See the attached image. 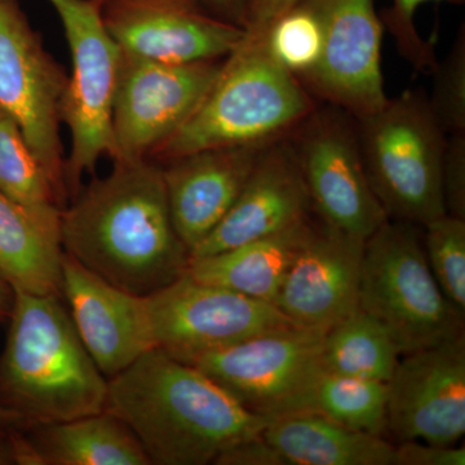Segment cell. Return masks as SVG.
Wrapping results in <instances>:
<instances>
[{"label":"cell","instance_id":"obj_1","mask_svg":"<svg viewBox=\"0 0 465 465\" xmlns=\"http://www.w3.org/2000/svg\"><path fill=\"white\" fill-rule=\"evenodd\" d=\"M64 252L106 282L149 296L188 271L191 252L174 229L161 164L114 161L67 202Z\"/></svg>","mask_w":465,"mask_h":465},{"label":"cell","instance_id":"obj_2","mask_svg":"<svg viewBox=\"0 0 465 465\" xmlns=\"http://www.w3.org/2000/svg\"><path fill=\"white\" fill-rule=\"evenodd\" d=\"M104 410L127 424L155 465L215 464L226 450L262 436L272 419L158 348L108 379Z\"/></svg>","mask_w":465,"mask_h":465},{"label":"cell","instance_id":"obj_3","mask_svg":"<svg viewBox=\"0 0 465 465\" xmlns=\"http://www.w3.org/2000/svg\"><path fill=\"white\" fill-rule=\"evenodd\" d=\"M14 292L0 357V403L18 428L104 411L108 379L88 353L61 296Z\"/></svg>","mask_w":465,"mask_h":465},{"label":"cell","instance_id":"obj_4","mask_svg":"<svg viewBox=\"0 0 465 465\" xmlns=\"http://www.w3.org/2000/svg\"><path fill=\"white\" fill-rule=\"evenodd\" d=\"M317 106L302 82L272 56L264 35L246 33L223 60L201 105L150 159L164 163L198 150L277 142Z\"/></svg>","mask_w":465,"mask_h":465},{"label":"cell","instance_id":"obj_5","mask_svg":"<svg viewBox=\"0 0 465 465\" xmlns=\"http://www.w3.org/2000/svg\"><path fill=\"white\" fill-rule=\"evenodd\" d=\"M372 191L391 220L424 226L445 215L442 163L448 136L419 90L356 119Z\"/></svg>","mask_w":465,"mask_h":465},{"label":"cell","instance_id":"obj_6","mask_svg":"<svg viewBox=\"0 0 465 465\" xmlns=\"http://www.w3.org/2000/svg\"><path fill=\"white\" fill-rule=\"evenodd\" d=\"M358 308L387 327L402 356L464 335V316L434 280L410 223L388 219L365 241Z\"/></svg>","mask_w":465,"mask_h":465},{"label":"cell","instance_id":"obj_7","mask_svg":"<svg viewBox=\"0 0 465 465\" xmlns=\"http://www.w3.org/2000/svg\"><path fill=\"white\" fill-rule=\"evenodd\" d=\"M64 27L72 73L61 103V122L70 134L65 159L69 200L96 173L101 159L115 154L112 114L122 50L112 38L100 0H48Z\"/></svg>","mask_w":465,"mask_h":465},{"label":"cell","instance_id":"obj_8","mask_svg":"<svg viewBox=\"0 0 465 465\" xmlns=\"http://www.w3.org/2000/svg\"><path fill=\"white\" fill-rule=\"evenodd\" d=\"M289 139L321 223L366 241L390 219L367 176L356 118L323 104Z\"/></svg>","mask_w":465,"mask_h":465},{"label":"cell","instance_id":"obj_9","mask_svg":"<svg viewBox=\"0 0 465 465\" xmlns=\"http://www.w3.org/2000/svg\"><path fill=\"white\" fill-rule=\"evenodd\" d=\"M67 74L17 0H0V108L20 125L58 192L69 201L61 103Z\"/></svg>","mask_w":465,"mask_h":465},{"label":"cell","instance_id":"obj_10","mask_svg":"<svg viewBox=\"0 0 465 465\" xmlns=\"http://www.w3.org/2000/svg\"><path fill=\"white\" fill-rule=\"evenodd\" d=\"M323 330L293 326L253 336L191 363L259 415L296 414L322 371Z\"/></svg>","mask_w":465,"mask_h":465},{"label":"cell","instance_id":"obj_11","mask_svg":"<svg viewBox=\"0 0 465 465\" xmlns=\"http://www.w3.org/2000/svg\"><path fill=\"white\" fill-rule=\"evenodd\" d=\"M223 60L162 63L122 51L113 101L112 162L150 159L201 105Z\"/></svg>","mask_w":465,"mask_h":465},{"label":"cell","instance_id":"obj_12","mask_svg":"<svg viewBox=\"0 0 465 465\" xmlns=\"http://www.w3.org/2000/svg\"><path fill=\"white\" fill-rule=\"evenodd\" d=\"M145 302L154 348L183 363L295 324L272 302L200 282L186 273L145 296Z\"/></svg>","mask_w":465,"mask_h":465},{"label":"cell","instance_id":"obj_13","mask_svg":"<svg viewBox=\"0 0 465 465\" xmlns=\"http://www.w3.org/2000/svg\"><path fill=\"white\" fill-rule=\"evenodd\" d=\"M322 27L313 70L299 79L323 104L365 118L388 100L381 72L384 25L375 0H311Z\"/></svg>","mask_w":465,"mask_h":465},{"label":"cell","instance_id":"obj_14","mask_svg":"<svg viewBox=\"0 0 465 465\" xmlns=\"http://www.w3.org/2000/svg\"><path fill=\"white\" fill-rule=\"evenodd\" d=\"M100 11L122 51L162 63L223 60L246 35L204 0H100Z\"/></svg>","mask_w":465,"mask_h":465},{"label":"cell","instance_id":"obj_15","mask_svg":"<svg viewBox=\"0 0 465 465\" xmlns=\"http://www.w3.org/2000/svg\"><path fill=\"white\" fill-rule=\"evenodd\" d=\"M387 385V433L397 442L454 446L463 439L464 335L403 354Z\"/></svg>","mask_w":465,"mask_h":465},{"label":"cell","instance_id":"obj_16","mask_svg":"<svg viewBox=\"0 0 465 465\" xmlns=\"http://www.w3.org/2000/svg\"><path fill=\"white\" fill-rule=\"evenodd\" d=\"M365 240L313 222L274 305L298 326L331 329L358 309Z\"/></svg>","mask_w":465,"mask_h":465},{"label":"cell","instance_id":"obj_17","mask_svg":"<svg viewBox=\"0 0 465 465\" xmlns=\"http://www.w3.org/2000/svg\"><path fill=\"white\" fill-rule=\"evenodd\" d=\"M61 274L76 331L106 379L154 349L145 296L113 286L65 252Z\"/></svg>","mask_w":465,"mask_h":465},{"label":"cell","instance_id":"obj_18","mask_svg":"<svg viewBox=\"0 0 465 465\" xmlns=\"http://www.w3.org/2000/svg\"><path fill=\"white\" fill-rule=\"evenodd\" d=\"M304 177L289 136L269 143L223 222L191 252L213 255L286 231L311 217Z\"/></svg>","mask_w":465,"mask_h":465},{"label":"cell","instance_id":"obj_19","mask_svg":"<svg viewBox=\"0 0 465 465\" xmlns=\"http://www.w3.org/2000/svg\"><path fill=\"white\" fill-rule=\"evenodd\" d=\"M269 143L198 150L159 163L174 229L189 252L231 211Z\"/></svg>","mask_w":465,"mask_h":465},{"label":"cell","instance_id":"obj_20","mask_svg":"<svg viewBox=\"0 0 465 465\" xmlns=\"http://www.w3.org/2000/svg\"><path fill=\"white\" fill-rule=\"evenodd\" d=\"M20 465H150L133 430L112 412L15 432Z\"/></svg>","mask_w":465,"mask_h":465},{"label":"cell","instance_id":"obj_21","mask_svg":"<svg viewBox=\"0 0 465 465\" xmlns=\"http://www.w3.org/2000/svg\"><path fill=\"white\" fill-rule=\"evenodd\" d=\"M262 437L283 465H393L390 440L313 412L275 416Z\"/></svg>","mask_w":465,"mask_h":465},{"label":"cell","instance_id":"obj_22","mask_svg":"<svg viewBox=\"0 0 465 465\" xmlns=\"http://www.w3.org/2000/svg\"><path fill=\"white\" fill-rule=\"evenodd\" d=\"M313 220L232 249L189 260L186 274L274 304L293 260L307 240Z\"/></svg>","mask_w":465,"mask_h":465},{"label":"cell","instance_id":"obj_23","mask_svg":"<svg viewBox=\"0 0 465 465\" xmlns=\"http://www.w3.org/2000/svg\"><path fill=\"white\" fill-rule=\"evenodd\" d=\"M60 241L0 192V277L14 291L61 296Z\"/></svg>","mask_w":465,"mask_h":465},{"label":"cell","instance_id":"obj_24","mask_svg":"<svg viewBox=\"0 0 465 465\" xmlns=\"http://www.w3.org/2000/svg\"><path fill=\"white\" fill-rule=\"evenodd\" d=\"M0 192L26 210L51 237L60 241L61 213L67 200L33 152L20 125L2 108Z\"/></svg>","mask_w":465,"mask_h":465},{"label":"cell","instance_id":"obj_25","mask_svg":"<svg viewBox=\"0 0 465 465\" xmlns=\"http://www.w3.org/2000/svg\"><path fill=\"white\" fill-rule=\"evenodd\" d=\"M401 356L387 327L360 308L324 333L323 369L335 374L388 382Z\"/></svg>","mask_w":465,"mask_h":465},{"label":"cell","instance_id":"obj_26","mask_svg":"<svg viewBox=\"0 0 465 465\" xmlns=\"http://www.w3.org/2000/svg\"><path fill=\"white\" fill-rule=\"evenodd\" d=\"M387 382L322 371L309 388L300 412H313L349 430L387 433Z\"/></svg>","mask_w":465,"mask_h":465},{"label":"cell","instance_id":"obj_27","mask_svg":"<svg viewBox=\"0 0 465 465\" xmlns=\"http://www.w3.org/2000/svg\"><path fill=\"white\" fill-rule=\"evenodd\" d=\"M262 35L272 56L296 78L316 67L322 50V27L311 0H302L274 18Z\"/></svg>","mask_w":465,"mask_h":465},{"label":"cell","instance_id":"obj_28","mask_svg":"<svg viewBox=\"0 0 465 465\" xmlns=\"http://www.w3.org/2000/svg\"><path fill=\"white\" fill-rule=\"evenodd\" d=\"M425 258L436 282L459 313L465 314V220L442 215L423 226Z\"/></svg>","mask_w":465,"mask_h":465},{"label":"cell","instance_id":"obj_29","mask_svg":"<svg viewBox=\"0 0 465 465\" xmlns=\"http://www.w3.org/2000/svg\"><path fill=\"white\" fill-rule=\"evenodd\" d=\"M430 108L440 130L450 134H465V25L459 29L451 50L437 63Z\"/></svg>","mask_w":465,"mask_h":465},{"label":"cell","instance_id":"obj_30","mask_svg":"<svg viewBox=\"0 0 465 465\" xmlns=\"http://www.w3.org/2000/svg\"><path fill=\"white\" fill-rule=\"evenodd\" d=\"M427 2H446L450 5H463L465 0H391L390 8L381 12L384 29L390 32L397 51L416 72L432 75L436 69V52L432 43L420 35L415 25V14Z\"/></svg>","mask_w":465,"mask_h":465},{"label":"cell","instance_id":"obj_31","mask_svg":"<svg viewBox=\"0 0 465 465\" xmlns=\"http://www.w3.org/2000/svg\"><path fill=\"white\" fill-rule=\"evenodd\" d=\"M446 215L465 220V134H450L442 163Z\"/></svg>","mask_w":465,"mask_h":465},{"label":"cell","instance_id":"obj_32","mask_svg":"<svg viewBox=\"0 0 465 465\" xmlns=\"http://www.w3.org/2000/svg\"><path fill=\"white\" fill-rule=\"evenodd\" d=\"M465 450L403 440L394 446L393 465H464Z\"/></svg>","mask_w":465,"mask_h":465},{"label":"cell","instance_id":"obj_33","mask_svg":"<svg viewBox=\"0 0 465 465\" xmlns=\"http://www.w3.org/2000/svg\"><path fill=\"white\" fill-rule=\"evenodd\" d=\"M302 0H243L241 26L250 35H262L269 24Z\"/></svg>","mask_w":465,"mask_h":465},{"label":"cell","instance_id":"obj_34","mask_svg":"<svg viewBox=\"0 0 465 465\" xmlns=\"http://www.w3.org/2000/svg\"><path fill=\"white\" fill-rule=\"evenodd\" d=\"M217 465H283L280 455L262 436L244 440L226 450L215 461Z\"/></svg>","mask_w":465,"mask_h":465},{"label":"cell","instance_id":"obj_35","mask_svg":"<svg viewBox=\"0 0 465 465\" xmlns=\"http://www.w3.org/2000/svg\"><path fill=\"white\" fill-rule=\"evenodd\" d=\"M204 2L219 16L241 25L243 0H204Z\"/></svg>","mask_w":465,"mask_h":465},{"label":"cell","instance_id":"obj_36","mask_svg":"<svg viewBox=\"0 0 465 465\" xmlns=\"http://www.w3.org/2000/svg\"><path fill=\"white\" fill-rule=\"evenodd\" d=\"M15 432H0V465L18 464Z\"/></svg>","mask_w":465,"mask_h":465},{"label":"cell","instance_id":"obj_37","mask_svg":"<svg viewBox=\"0 0 465 465\" xmlns=\"http://www.w3.org/2000/svg\"><path fill=\"white\" fill-rule=\"evenodd\" d=\"M14 299V290L0 277V321L8 320L9 316H11Z\"/></svg>","mask_w":465,"mask_h":465},{"label":"cell","instance_id":"obj_38","mask_svg":"<svg viewBox=\"0 0 465 465\" xmlns=\"http://www.w3.org/2000/svg\"><path fill=\"white\" fill-rule=\"evenodd\" d=\"M20 430L14 416L9 414L7 410L0 403V432H14Z\"/></svg>","mask_w":465,"mask_h":465}]
</instances>
